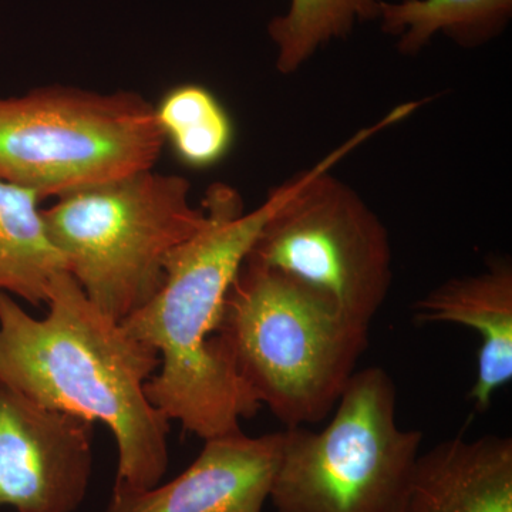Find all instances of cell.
Listing matches in <instances>:
<instances>
[{"instance_id":"ba28073f","label":"cell","mask_w":512,"mask_h":512,"mask_svg":"<svg viewBox=\"0 0 512 512\" xmlns=\"http://www.w3.org/2000/svg\"><path fill=\"white\" fill-rule=\"evenodd\" d=\"M93 427L0 382V505L19 512L76 510L92 474Z\"/></svg>"},{"instance_id":"5bb4252c","label":"cell","mask_w":512,"mask_h":512,"mask_svg":"<svg viewBox=\"0 0 512 512\" xmlns=\"http://www.w3.org/2000/svg\"><path fill=\"white\" fill-rule=\"evenodd\" d=\"M157 123L188 167L208 168L227 156L234 126L217 97L198 84L174 87L156 107Z\"/></svg>"},{"instance_id":"4fadbf2b","label":"cell","mask_w":512,"mask_h":512,"mask_svg":"<svg viewBox=\"0 0 512 512\" xmlns=\"http://www.w3.org/2000/svg\"><path fill=\"white\" fill-rule=\"evenodd\" d=\"M511 13L512 0H380L377 19L397 37L399 52L412 56L439 33L460 46L483 45L503 32Z\"/></svg>"},{"instance_id":"9c48e42d","label":"cell","mask_w":512,"mask_h":512,"mask_svg":"<svg viewBox=\"0 0 512 512\" xmlns=\"http://www.w3.org/2000/svg\"><path fill=\"white\" fill-rule=\"evenodd\" d=\"M284 434L241 430L205 440L200 456L161 487L113 494L106 512H262L282 457Z\"/></svg>"},{"instance_id":"8fae6325","label":"cell","mask_w":512,"mask_h":512,"mask_svg":"<svg viewBox=\"0 0 512 512\" xmlns=\"http://www.w3.org/2000/svg\"><path fill=\"white\" fill-rule=\"evenodd\" d=\"M400 512H512V440L463 434L420 454Z\"/></svg>"},{"instance_id":"7a4b0ae2","label":"cell","mask_w":512,"mask_h":512,"mask_svg":"<svg viewBox=\"0 0 512 512\" xmlns=\"http://www.w3.org/2000/svg\"><path fill=\"white\" fill-rule=\"evenodd\" d=\"M293 184L291 178L279 185L252 211L234 188L212 185L201 204L205 224L170 255L156 296L121 322L160 357L146 384L148 400L201 439L241 430L239 421L261 409L229 363L218 330L229 288Z\"/></svg>"},{"instance_id":"5b68a950","label":"cell","mask_w":512,"mask_h":512,"mask_svg":"<svg viewBox=\"0 0 512 512\" xmlns=\"http://www.w3.org/2000/svg\"><path fill=\"white\" fill-rule=\"evenodd\" d=\"M50 241L87 298L123 322L163 286L175 249L207 220L181 175H126L57 198L43 208Z\"/></svg>"},{"instance_id":"8992f818","label":"cell","mask_w":512,"mask_h":512,"mask_svg":"<svg viewBox=\"0 0 512 512\" xmlns=\"http://www.w3.org/2000/svg\"><path fill=\"white\" fill-rule=\"evenodd\" d=\"M165 144L141 94L47 86L0 97V180L60 198L153 170Z\"/></svg>"},{"instance_id":"7c38bea8","label":"cell","mask_w":512,"mask_h":512,"mask_svg":"<svg viewBox=\"0 0 512 512\" xmlns=\"http://www.w3.org/2000/svg\"><path fill=\"white\" fill-rule=\"evenodd\" d=\"M42 202L35 191L0 180V292L33 306L46 305L53 281L66 271L47 234Z\"/></svg>"},{"instance_id":"52a82bcc","label":"cell","mask_w":512,"mask_h":512,"mask_svg":"<svg viewBox=\"0 0 512 512\" xmlns=\"http://www.w3.org/2000/svg\"><path fill=\"white\" fill-rule=\"evenodd\" d=\"M335 409L323 430L282 431L276 511H402L423 433L397 424L392 377L379 366L353 373Z\"/></svg>"},{"instance_id":"277c9868","label":"cell","mask_w":512,"mask_h":512,"mask_svg":"<svg viewBox=\"0 0 512 512\" xmlns=\"http://www.w3.org/2000/svg\"><path fill=\"white\" fill-rule=\"evenodd\" d=\"M421 106L410 101L295 175L291 194L266 221L247 261L285 276L370 326L393 281V252L382 220L332 174L342 158Z\"/></svg>"},{"instance_id":"30bf717a","label":"cell","mask_w":512,"mask_h":512,"mask_svg":"<svg viewBox=\"0 0 512 512\" xmlns=\"http://www.w3.org/2000/svg\"><path fill=\"white\" fill-rule=\"evenodd\" d=\"M416 323H453L480 335L477 379L468 399L487 412L494 394L512 379V265L494 258L476 275L444 282L413 308Z\"/></svg>"},{"instance_id":"3957f363","label":"cell","mask_w":512,"mask_h":512,"mask_svg":"<svg viewBox=\"0 0 512 512\" xmlns=\"http://www.w3.org/2000/svg\"><path fill=\"white\" fill-rule=\"evenodd\" d=\"M369 332L315 293L245 259L218 338L255 402L286 427H299L335 410Z\"/></svg>"},{"instance_id":"6da1fadb","label":"cell","mask_w":512,"mask_h":512,"mask_svg":"<svg viewBox=\"0 0 512 512\" xmlns=\"http://www.w3.org/2000/svg\"><path fill=\"white\" fill-rule=\"evenodd\" d=\"M45 318L29 315L0 292V382L36 403L109 427L119 464L113 494L160 483L168 466L170 420L146 394L156 350L100 311L62 272Z\"/></svg>"},{"instance_id":"9a60e30c","label":"cell","mask_w":512,"mask_h":512,"mask_svg":"<svg viewBox=\"0 0 512 512\" xmlns=\"http://www.w3.org/2000/svg\"><path fill=\"white\" fill-rule=\"evenodd\" d=\"M380 0H291L272 19L268 35L276 47V69L292 74L320 49L352 33L357 22L379 18Z\"/></svg>"}]
</instances>
